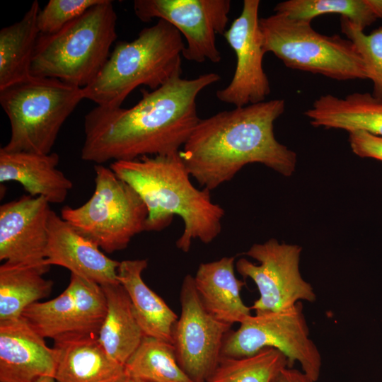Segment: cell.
<instances>
[{"mask_svg":"<svg viewBox=\"0 0 382 382\" xmlns=\"http://www.w3.org/2000/svg\"><path fill=\"white\" fill-rule=\"evenodd\" d=\"M137 382H141V381H137Z\"/></svg>","mask_w":382,"mask_h":382,"instance_id":"37","label":"cell"},{"mask_svg":"<svg viewBox=\"0 0 382 382\" xmlns=\"http://www.w3.org/2000/svg\"><path fill=\"white\" fill-rule=\"evenodd\" d=\"M56 382H122L125 366L110 358L97 337L73 333L54 342Z\"/></svg>","mask_w":382,"mask_h":382,"instance_id":"17","label":"cell"},{"mask_svg":"<svg viewBox=\"0 0 382 382\" xmlns=\"http://www.w3.org/2000/svg\"><path fill=\"white\" fill-rule=\"evenodd\" d=\"M122 382H135V381L132 378H131L130 377L126 375V377L125 378Z\"/></svg>","mask_w":382,"mask_h":382,"instance_id":"36","label":"cell"},{"mask_svg":"<svg viewBox=\"0 0 382 382\" xmlns=\"http://www.w3.org/2000/svg\"><path fill=\"white\" fill-rule=\"evenodd\" d=\"M55 352L22 316L0 321V382L54 378Z\"/></svg>","mask_w":382,"mask_h":382,"instance_id":"15","label":"cell"},{"mask_svg":"<svg viewBox=\"0 0 382 382\" xmlns=\"http://www.w3.org/2000/svg\"><path fill=\"white\" fill-rule=\"evenodd\" d=\"M68 287L74 303L75 333L97 337L108 311L103 287L74 274Z\"/></svg>","mask_w":382,"mask_h":382,"instance_id":"29","label":"cell"},{"mask_svg":"<svg viewBox=\"0 0 382 382\" xmlns=\"http://www.w3.org/2000/svg\"><path fill=\"white\" fill-rule=\"evenodd\" d=\"M272 382H316L308 375L293 367H285L272 379Z\"/></svg>","mask_w":382,"mask_h":382,"instance_id":"33","label":"cell"},{"mask_svg":"<svg viewBox=\"0 0 382 382\" xmlns=\"http://www.w3.org/2000/svg\"><path fill=\"white\" fill-rule=\"evenodd\" d=\"M52 209L42 197L23 195L0 207V260L48 272L45 251Z\"/></svg>","mask_w":382,"mask_h":382,"instance_id":"14","label":"cell"},{"mask_svg":"<svg viewBox=\"0 0 382 382\" xmlns=\"http://www.w3.org/2000/svg\"><path fill=\"white\" fill-rule=\"evenodd\" d=\"M259 0H244L240 16L223 34L235 52L236 69L229 84L216 91L217 98L236 107L265 101L271 92L262 66L265 54L259 27Z\"/></svg>","mask_w":382,"mask_h":382,"instance_id":"13","label":"cell"},{"mask_svg":"<svg viewBox=\"0 0 382 382\" xmlns=\"http://www.w3.org/2000/svg\"><path fill=\"white\" fill-rule=\"evenodd\" d=\"M102 0H50L40 10L37 27L40 34L57 33L66 25L83 15Z\"/></svg>","mask_w":382,"mask_h":382,"instance_id":"31","label":"cell"},{"mask_svg":"<svg viewBox=\"0 0 382 382\" xmlns=\"http://www.w3.org/2000/svg\"><path fill=\"white\" fill-rule=\"evenodd\" d=\"M135 382H193L180 366L170 342L144 336L125 364Z\"/></svg>","mask_w":382,"mask_h":382,"instance_id":"25","label":"cell"},{"mask_svg":"<svg viewBox=\"0 0 382 382\" xmlns=\"http://www.w3.org/2000/svg\"><path fill=\"white\" fill-rule=\"evenodd\" d=\"M266 347L280 351L288 367L296 362L314 381L320 374L322 357L310 337L302 302L283 311L255 313L226 336L221 357L240 358L254 354Z\"/></svg>","mask_w":382,"mask_h":382,"instance_id":"9","label":"cell"},{"mask_svg":"<svg viewBox=\"0 0 382 382\" xmlns=\"http://www.w3.org/2000/svg\"><path fill=\"white\" fill-rule=\"evenodd\" d=\"M83 99V88L54 78L32 76L0 90L11 129L2 149L51 153L62 125Z\"/></svg>","mask_w":382,"mask_h":382,"instance_id":"6","label":"cell"},{"mask_svg":"<svg viewBox=\"0 0 382 382\" xmlns=\"http://www.w3.org/2000/svg\"><path fill=\"white\" fill-rule=\"evenodd\" d=\"M117 14L110 0L87 10L61 30L40 34L30 74L57 79L80 88L89 85L109 57L117 38Z\"/></svg>","mask_w":382,"mask_h":382,"instance_id":"5","label":"cell"},{"mask_svg":"<svg viewBox=\"0 0 382 382\" xmlns=\"http://www.w3.org/2000/svg\"><path fill=\"white\" fill-rule=\"evenodd\" d=\"M180 301L181 313L172 333L175 357L193 382H207L218 365L224 339L232 325L216 319L206 310L190 274L184 277Z\"/></svg>","mask_w":382,"mask_h":382,"instance_id":"11","label":"cell"},{"mask_svg":"<svg viewBox=\"0 0 382 382\" xmlns=\"http://www.w3.org/2000/svg\"><path fill=\"white\" fill-rule=\"evenodd\" d=\"M286 366L287 359L280 351L266 347L244 357H221L207 382H272Z\"/></svg>","mask_w":382,"mask_h":382,"instance_id":"26","label":"cell"},{"mask_svg":"<svg viewBox=\"0 0 382 382\" xmlns=\"http://www.w3.org/2000/svg\"><path fill=\"white\" fill-rule=\"evenodd\" d=\"M40 10L35 0L21 20L0 30V90L32 76L30 69L40 34L37 22Z\"/></svg>","mask_w":382,"mask_h":382,"instance_id":"23","label":"cell"},{"mask_svg":"<svg viewBox=\"0 0 382 382\" xmlns=\"http://www.w3.org/2000/svg\"><path fill=\"white\" fill-rule=\"evenodd\" d=\"M181 33L164 20L142 29L130 42H118L95 79L83 88L85 99L115 108L139 86L156 90L182 74Z\"/></svg>","mask_w":382,"mask_h":382,"instance_id":"4","label":"cell"},{"mask_svg":"<svg viewBox=\"0 0 382 382\" xmlns=\"http://www.w3.org/2000/svg\"><path fill=\"white\" fill-rule=\"evenodd\" d=\"M95 190L83 204L64 206L61 217L108 253L127 247L144 231L147 208L138 193L103 164L94 166Z\"/></svg>","mask_w":382,"mask_h":382,"instance_id":"8","label":"cell"},{"mask_svg":"<svg viewBox=\"0 0 382 382\" xmlns=\"http://www.w3.org/2000/svg\"><path fill=\"white\" fill-rule=\"evenodd\" d=\"M304 114L315 127L364 130L382 136V101L370 93L354 92L344 98L323 95Z\"/></svg>","mask_w":382,"mask_h":382,"instance_id":"20","label":"cell"},{"mask_svg":"<svg viewBox=\"0 0 382 382\" xmlns=\"http://www.w3.org/2000/svg\"><path fill=\"white\" fill-rule=\"evenodd\" d=\"M22 316L42 337L54 342L75 333L74 303L68 286L52 300L30 304Z\"/></svg>","mask_w":382,"mask_h":382,"instance_id":"28","label":"cell"},{"mask_svg":"<svg viewBox=\"0 0 382 382\" xmlns=\"http://www.w3.org/2000/svg\"><path fill=\"white\" fill-rule=\"evenodd\" d=\"M133 9L142 22L157 18L173 25L185 38V59L198 63L221 61L216 35L226 31L231 1L135 0Z\"/></svg>","mask_w":382,"mask_h":382,"instance_id":"12","label":"cell"},{"mask_svg":"<svg viewBox=\"0 0 382 382\" xmlns=\"http://www.w3.org/2000/svg\"><path fill=\"white\" fill-rule=\"evenodd\" d=\"M45 264L63 267L71 274L100 286L119 283L120 262L105 255L96 243L52 210L48 222Z\"/></svg>","mask_w":382,"mask_h":382,"instance_id":"16","label":"cell"},{"mask_svg":"<svg viewBox=\"0 0 382 382\" xmlns=\"http://www.w3.org/2000/svg\"><path fill=\"white\" fill-rule=\"evenodd\" d=\"M301 250L298 245L271 238L253 244L245 253L257 263L244 257L236 261L238 272L252 279L258 290L259 297L250 307L255 313L283 311L303 301L311 303L316 300L312 285L300 272Z\"/></svg>","mask_w":382,"mask_h":382,"instance_id":"10","label":"cell"},{"mask_svg":"<svg viewBox=\"0 0 382 382\" xmlns=\"http://www.w3.org/2000/svg\"><path fill=\"white\" fill-rule=\"evenodd\" d=\"M101 286L106 296L108 311L97 340L110 358L125 366L144 334L124 287L120 283Z\"/></svg>","mask_w":382,"mask_h":382,"instance_id":"22","label":"cell"},{"mask_svg":"<svg viewBox=\"0 0 382 382\" xmlns=\"http://www.w3.org/2000/svg\"><path fill=\"white\" fill-rule=\"evenodd\" d=\"M37 382H56L53 377H45L40 379Z\"/></svg>","mask_w":382,"mask_h":382,"instance_id":"35","label":"cell"},{"mask_svg":"<svg viewBox=\"0 0 382 382\" xmlns=\"http://www.w3.org/2000/svg\"><path fill=\"white\" fill-rule=\"evenodd\" d=\"M349 142L357 156L382 161V136L364 130H352L349 132Z\"/></svg>","mask_w":382,"mask_h":382,"instance_id":"32","label":"cell"},{"mask_svg":"<svg viewBox=\"0 0 382 382\" xmlns=\"http://www.w3.org/2000/svg\"><path fill=\"white\" fill-rule=\"evenodd\" d=\"M180 151L115 161L110 168L145 204L144 231L163 230L174 216L182 219L184 228L176 246L187 253L193 240L208 244L220 234L225 211L212 202L210 190L192 185Z\"/></svg>","mask_w":382,"mask_h":382,"instance_id":"3","label":"cell"},{"mask_svg":"<svg viewBox=\"0 0 382 382\" xmlns=\"http://www.w3.org/2000/svg\"><path fill=\"white\" fill-rule=\"evenodd\" d=\"M147 265V259L120 262L117 280L129 297L144 336L172 344L173 329L178 316L143 280L141 274Z\"/></svg>","mask_w":382,"mask_h":382,"instance_id":"21","label":"cell"},{"mask_svg":"<svg viewBox=\"0 0 382 382\" xmlns=\"http://www.w3.org/2000/svg\"><path fill=\"white\" fill-rule=\"evenodd\" d=\"M340 27L364 62L366 77L373 83L371 95L382 101V26L366 35L349 19L341 17Z\"/></svg>","mask_w":382,"mask_h":382,"instance_id":"30","label":"cell"},{"mask_svg":"<svg viewBox=\"0 0 382 382\" xmlns=\"http://www.w3.org/2000/svg\"><path fill=\"white\" fill-rule=\"evenodd\" d=\"M284 110V100L272 99L200 120L180 151L190 176L211 191L249 163L291 175L296 154L274 134V122Z\"/></svg>","mask_w":382,"mask_h":382,"instance_id":"2","label":"cell"},{"mask_svg":"<svg viewBox=\"0 0 382 382\" xmlns=\"http://www.w3.org/2000/svg\"><path fill=\"white\" fill-rule=\"evenodd\" d=\"M235 257L201 263L194 284L206 310L216 319L233 325L241 323L251 315L241 296L245 282L235 274Z\"/></svg>","mask_w":382,"mask_h":382,"instance_id":"19","label":"cell"},{"mask_svg":"<svg viewBox=\"0 0 382 382\" xmlns=\"http://www.w3.org/2000/svg\"><path fill=\"white\" fill-rule=\"evenodd\" d=\"M259 27L265 53H273L288 68L337 81L367 79L364 62L347 38L320 34L311 22L279 13L260 18Z\"/></svg>","mask_w":382,"mask_h":382,"instance_id":"7","label":"cell"},{"mask_svg":"<svg viewBox=\"0 0 382 382\" xmlns=\"http://www.w3.org/2000/svg\"><path fill=\"white\" fill-rule=\"evenodd\" d=\"M274 11L308 22L319 16L338 14L362 30L377 20L365 0H287L278 3Z\"/></svg>","mask_w":382,"mask_h":382,"instance_id":"27","label":"cell"},{"mask_svg":"<svg viewBox=\"0 0 382 382\" xmlns=\"http://www.w3.org/2000/svg\"><path fill=\"white\" fill-rule=\"evenodd\" d=\"M219 80L215 73L178 76L156 90L141 89L130 108H94L85 116L81 158L103 164L180 151L200 120L197 96Z\"/></svg>","mask_w":382,"mask_h":382,"instance_id":"1","label":"cell"},{"mask_svg":"<svg viewBox=\"0 0 382 382\" xmlns=\"http://www.w3.org/2000/svg\"><path fill=\"white\" fill-rule=\"evenodd\" d=\"M59 162V156L54 152H9L1 148L0 182H17L32 197H44L50 204L62 203L73 183L57 168Z\"/></svg>","mask_w":382,"mask_h":382,"instance_id":"18","label":"cell"},{"mask_svg":"<svg viewBox=\"0 0 382 382\" xmlns=\"http://www.w3.org/2000/svg\"><path fill=\"white\" fill-rule=\"evenodd\" d=\"M44 270L4 262L0 265V321L19 318L30 304L50 295L54 282Z\"/></svg>","mask_w":382,"mask_h":382,"instance_id":"24","label":"cell"},{"mask_svg":"<svg viewBox=\"0 0 382 382\" xmlns=\"http://www.w3.org/2000/svg\"><path fill=\"white\" fill-rule=\"evenodd\" d=\"M376 17L382 19V0H365Z\"/></svg>","mask_w":382,"mask_h":382,"instance_id":"34","label":"cell"}]
</instances>
